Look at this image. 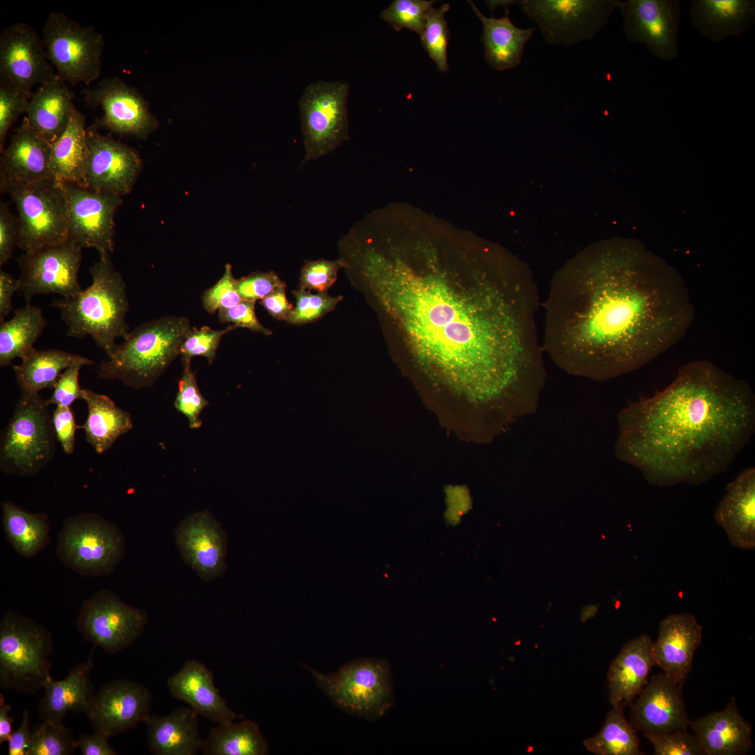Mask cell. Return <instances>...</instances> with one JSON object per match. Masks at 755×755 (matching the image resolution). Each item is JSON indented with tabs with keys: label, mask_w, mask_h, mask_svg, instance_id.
Masks as SVG:
<instances>
[{
	"label": "cell",
	"mask_w": 755,
	"mask_h": 755,
	"mask_svg": "<svg viewBox=\"0 0 755 755\" xmlns=\"http://www.w3.org/2000/svg\"><path fill=\"white\" fill-rule=\"evenodd\" d=\"M354 268L400 328L420 364L486 412L529 399L546 371L538 340L539 292L527 274L468 280L419 270L376 246Z\"/></svg>",
	"instance_id": "1"
},
{
	"label": "cell",
	"mask_w": 755,
	"mask_h": 755,
	"mask_svg": "<svg viewBox=\"0 0 755 755\" xmlns=\"http://www.w3.org/2000/svg\"><path fill=\"white\" fill-rule=\"evenodd\" d=\"M560 273L545 301L542 347L566 372L605 381L680 341L695 310L684 282L646 252L603 249Z\"/></svg>",
	"instance_id": "2"
},
{
	"label": "cell",
	"mask_w": 755,
	"mask_h": 755,
	"mask_svg": "<svg viewBox=\"0 0 755 755\" xmlns=\"http://www.w3.org/2000/svg\"><path fill=\"white\" fill-rule=\"evenodd\" d=\"M618 459L659 487L700 484L726 470L752 438L749 384L707 361L684 365L675 380L618 415Z\"/></svg>",
	"instance_id": "3"
},
{
	"label": "cell",
	"mask_w": 755,
	"mask_h": 755,
	"mask_svg": "<svg viewBox=\"0 0 755 755\" xmlns=\"http://www.w3.org/2000/svg\"><path fill=\"white\" fill-rule=\"evenodd\" d=\"M92 284L77 295L55 299L70 337L90 336L108 358L115 351L119 338L130 330L126 322L129 301L124 280L111 261L110 254L99 255L89 268Z\"/></svg>",
	"instance_id": "4"
},
{
	"label": "cell",
	"mask_w": 755,
	"mask_h": 755,
	"mask_svg": "<svg viewBox=\"0 0 755 755\" xmlns=\"http://www.w3.org/2000/svg\"><path fill=\"white\" fill-rule=\"evenodd\" d=\"M192 328L189 318L175 315L139 325L101 364L98 377L117 380L135 389L152 386L180 355V346Z\"/></svg>",
	"instance_id": "5"
},
{
	"label": "cell",
	"mask_w": 755,
	"mask_h": 755,
	"mask_svg": "<svg viewBox=\"0 0 755 755\" xmlns=\"http://www.w3.org/2000/svg\"><path fill=\"white\" fill-rule=\"evenodd\" d=\"M53 641L43 625L7 611L0 621V687L36 695L50 676Z\"/></svg>",
	"instance_id": "6"
},
{
	"label": "cell",
	"mask_w": 755,
	"mask_h": 755,
	"mask_svg": "<svg viewBox=\"0 0 755 755\" xmlns=\"http://www.w3.org/2000/svg\"><path fill=\"white\" fill-rule=\"evenodd\" d=\"M57 437L52 415L38 393H21L3 430L0 469L7 475H36L52 459Z\"/></svg>",
	"instance_id": "7"
},
{
	"label": "cell",
	"mask_w": 755,
	"mask_h": 755,
	"mask_svg": "<svg viewBox=\"0 0 755 755\" xmlns=\"http://www.w3.org/2000/svg\"><path fill=\"white\" fill-rule=\"evenodd\" d=\"M303 666L329 700L347 714L375 721L392 707V678L384 659H357L329 674Z\"/></svg>",
	"instance_id": "8"
},
{
	"label": "cell",
	"mask_w": 755,
	"mask_h": 755,
	"mask_svg": "<svg viewBox=\"0 0 755 755\" xmlns=\"http://www.w3.org/2000/svg\"><path fill=\"white\" fill-rule=\"evenodd\" d=\"M126 553L120 528L95 513L68 517L57 534L56 555L68 568L84 577L112 573Z\"/></svg>",
	"instance_id": "9"
},
{
	"label": "cell",
	"mask_w": 755,
	"mask_h": 755,
	"mask_svg": "<svg viewBox=\"0 0 755 755\" xmlns=\"http://www.w3.org/2000/svg\"><path fill=\"white\" fill-rule=\"evenodd\" d=\"M0 188L15 204L17 247L24 253L69 241L61 184L53 179L23 182L0 178Z\"/></svg>",
	"instance_id": "10"
},
{
	"label": "cell",
	"mask_w": 755,
	"mask_h": 755,
	"mask_svg": "<svg viewBox=\"0 0 755 755\" xmlns=\"http://www.w3.org/2000/svg\"><path fill=\"white\" fill-rule=\"evenodd\" d=\"M47 55L58 78L65 83L87 85L101 71L103 36L66 14H49L42 36Z\"/></svg>",
	"instance_id": "11"
},
{
	"label": "cell",
	"mask_w": 755,
	"mask_h": 755,
	"mask_svg": "<svg viewBox=\"0 0 755 755\" xmlns=\"http://www.w3.org/2000/svg\"><path fill=\"white\" fill-rule=\"evenodd\" d=\"M350 83H310L299 101L305 156L301 166L333 152L349 139L347 100Z\"/></svg>",
	"instance_id": "12"
},
{
	"label": "cell",
	"mask_w": 755,
	"mask_h": 755,
	"mask_svg": "<svg viewBox=\"0 0 755 755\" xmlns=\"http://www.w3.org/2000/svg\"><path fill=\"white\" fill-rule=\"evenodd\" d=\"M617 0H520L522 12L549 45L566 47L594 38L617 8Z\"/></svg>",
	"instance_id": "13"
},
{
	"label": "cell",
	"mask_w": 755,
	"mask_h": 755,
	"mask_svg": "<svg viewBox=\"0 0 755 755\" xmlns=\"http://www.w3.org/2000/svg\"><path fill=\"white\" fill-rule=\"evenodd\" d=\"M148 613L123 602L108 589H101L83 601L76 628L85 640L108 654L121 652L142 634Z\"/></svg>",
	"instance_id": "14"
},
{
	"label": "cell",
	"mask_w": 755,
	"mask_h": 755,
	"mask_svg": "<svg viewBox=\"0 0 755 755\" xmlns=\"http://www.w3.org/2000/svg\"><path fill=\"white\" fill-rule=\"evenodd\" d=\"M60 184V183H59ZM69 241L99 254L113 252L114 217L121 196L75 184H61Z\"/></svg>",
	"instance_id": "15"
},
{
	"label": "cell",
	"mask_w": 755,
	"mask_h": 755,
	"mask_svg": "<svg viewBox=\"0 0 755 755\" xmlns=\"http://www.w3.org/2000/svg\"><path fill=\"white\" fill-rule=\"evenodd\" d=\"M81 260L82 248L69 241L24 253L17 259L18 279L27 303L38 294L69 298L79 294L82 290L78 280Z\"/></svg>",
	"instance_id": "16"
},
{
	"label": "cell",
	"mask_w": 755,
	"mask_h": 755,
	"mask_svg": "<svg viewBox=\"0 0 755 755\" xmlns=\"http://www.w3.org/2000/svg\"><path fill=\"white\" fill-rule=\"evenodd\" d=\"M617 8L624 17L623 28L629 42L643 43L657 59L677 58L679 0H617Z\"/></svg>",
	"instance_id": "17"
},
{
	"label": "cell",
	"mask_w": 755,
	"mask_h": 755,
	"mask_svg": "<svg viewBox=\"0 0 755 755\" xmlns=\"http://www.w3.org/2000/svg\"><path fill=\"white\" fill-rule=\"evenodd\" d=\"M57 78L43 38L24 22L8 26L0 34V80L31 92Z\"/></svg>",
	"instance_id": "18"
},
{
	"label": "cell",
	"mask_w": 755,
	"mask_h": 755,
	"mask_svg": "<svg viewBox=\"0 0 755 755\" xmlns=\"http://www.w3.org/2000/svg\"><path fill=\"white\" fill-rule=\"evenodd\" d=\"M175 539L182 560L201 580L208 582L224 575L227 534L208 510L185 517L175 528Z\"/></svg>",
	"instance_id": "19"
},
{
	"label": "cell",
	"mask_w": 755,
	"mask_h": 755,
	"mask_svg": "<svg viewBox=\"0 0 755 755\" xmlns=\"http://www.w3.org/2000/svg\"><path fill=\"white\" fill-rule=\"evenodd\" d=\"M152 697L144 686L120 679L102 685L85 711L94 732L108 738L145 722Z\"/></svg>",
	"instance_id": "20"
},
{
	"label": "cell",
	"mask_w": 755,
	"mask_h": 755,
	"mask_svg": "<svg viewBox=\"0 0 755 755\" xmlns=\"http://www.w3.org/2000/svg\"><path fill=\"white\" fill-rule=\"evenodd\" d=\"M87 142L86 186L119 196L130 192L141 168L137 153L92 127L87 129Z\"/></svg>",
	"instance_id": "21"
},
{
	"label": "cell",
	"mask_w": 755,
	"mask_h": 755,
	"mask_svg": "<svg viewBox=\"0 0 755 755\" xmlns=\"http://www.w3.org/2000/svg\"><path fill=\"white\" fill-rule=\"evenodd\" d=\"M85 98L101 110L99 125L113 132L143 138L157 127L144 99L117 77L101 80L85 91Z\"/></svg>",
	"instance_id": "22"
},
{
	"label": "cell",
	"mask_w": 755,
	"mask_h": 755,
	"mask_svg": "<svg viewBox=\"0 0 755 755\" xmlns=\"http://www.w3.org/2000/svg\"><path fill=\"white\" fill-rule=\"evenodd\" d=\"M636 698L631 711V724L643 735L687 730L689 726L682 686L663 673L649 679Z\"/></svg>",
	"instance_id": "23"
},
{
	"label": "cell",
	"mask_w": 755,
	"mask_h": 755,
	"mask_svg": "<svg viewBox=\"0 0 755 755\" xmlns=\"http://www.w3.org/2000/svg\"><path fill=\"white\" fill-rule=\"evenodd\" d=\"M702 636V626L690 613L666 617L660 622L658 637L652 642L654 666L682 686L691 671Z\"/></svg>",
	"instance_id": "24"
},
{
	"label": "cell",
	"mask_w": 755,
	"mask_h": 755,
	"mask_svg": "<svg viewBox=\"0 0 755 755\" xmlns=\"http://www.w3.org/2000/svg\"><path fill=\"white\" fill-rule=\"evenodd\" d=\"M731 544L740 549L755 548V468L744 469L726 487L714 515Z\"/></svg>",
	"instance_id": "25"
},
{
	"label": "cell",
	"mask_w": 755,
	"mask_h": 755,
	"mask_svg": "<svg viewBox=\"0 0 755 755\" xmlns=\"http://www.w3.org/2000/svg\"><path fill=\"white\" fill-rule=\"evenodd\" d=\"M171 694L213 722L233 721L239 717L226 704L215 686L213 675L201 662L189 659L167 680Z\"/></svg>",
	"instance_id": "26"
},
{
	"label": "cell",
	"mask_w": 755,
	"mask_h": 755,
	"mask_svg": "<svg viewBox=\"0 0 755 755\" xmlns=\"http://www.w3.org/2000/svg\"><path fill=\"white\" fill-rule=\"evenodd\" d=\"M705 755H745L753 748L751 724L732 698L726 707L690 721Z\"/></svg>",
	"instance_id": "27"
},
{
	"label": "cell",
	"mask_w": 755,
	"mask_h": 755,
	"mask_svg": "<svg viewBox=\"0 0 755 755\" xmlns=\"http://www.w3.org/2000/svg\"><path fill=\"white\" fill-rule=\"evenodd\" d=\"M50 151L51 144L30 126L24 116L9 145L1 152L0 178L23 182L53 179Z\"/></svg>",
	"instance_id": "28"
},
{
	"label": "cell",
	"mask_w": 755,
	"mask_h": 755,
	"mask_svg": "<svg viewBox=\"0 0 755 755\" xmlns=\"http://www.w3.org/2000/svg\"><path fill=\"white\" fill-rule=\"evenodd\" d=\"M652 642L647 635H640L626 642L612 661L607 682L612 706L631 704L647 683L654 666Z\"/></svg>",
	"instance_id": "29"
},
{
	"label": "cell",
	"mask_w": 755,
	"mask_h": 755,
	"mask_svg": "<svg viewBox=\"0 0 755 755\" xmlns=\"http://www.w3.org/2000/svg\"><path fill=\"white\" fill-rule=\"evenodd\" d=\"M95 647L88 660L75 665L62 680H54L51 676L47 678L43 688L44 696L37 705L41 721L62 722L69 712H85L95 693L89 677Z\"/></svg>",
	"instance_id": "30"
},
{
	"label": "cell",
	"mask_w": 755,
	"mask_h": 755,
	"mask_svg": "<svg viewBox=\"0 0 755 755\" xmlns=\"http://www.w3.org/2000/svg\"><path fill=\"white\" fill-rule=\"evenodd\" d=\"M691 26L713 43L740 36L755 22L754 0H693Z\"/></svg>",
	"instance_id": "31"
},
{
	"label": "cell",
	"mask_w": 755,
	"mask_h": 755,
	"mask_svg": "<svg viewBox=\"0 0 755 755\" xmlns=\"http://www.w3.org/2000/svg\"><path fill=\"white\" fill-rule=\"evenodd\" d=\"M199 714L180 707L164 717L150 715L145 721L148 745L155 755H195L201 749Z\"/></svg>",
	"instance_id": "32"
},
{
	"label": "cell",
	"mask_w": 755,
	"mask_h": 755,
	"mask_svg": "<svg viewBox=\"0 0 755 755\" xmlns=\"http://www.w3.org/2000/svg\"><path fill=\"white\" fill-rule=\"evenodd\" d=\"M74 94L57 76L39 85L25 112L30 126L52 144L66 129L73 112Z\"/></svg>",
	"instance_id": "33"
},
{
	"label": "cell",
	"mask_w": 755,
	"mask_h": 755,
	"mask_svg": "<svg viewBox=\"0 0 755 755\" xmlns=\"http://www.w3.org/2000/svg\"><path fill=\"white\" fill-rule=\"evenodd\" d=\"M475 14L483 24L481 42L484 45L487 64L497 71L510 69L518 66L527 42L532 38L538 27L521 29L509 17V9L501 18L486 17L472 1H468Z\"/></svg>",
	"instance_id": "34"
},
{
	"label": "cell",
	"mask_w": 755,
	"mask_h": 755,
	"mask_svg": "<svg viewBox=\"0 0 755 755\" xmlns=\"http://www.w3.org/2000/svg\"><path fill=\"white\" fill-rule=\"evenodd\" d=\"M85 118L77 109L64 133L51 144L50 169L60 184L86 186L85 163L88 156Z\"/></svg>",
	"instance_id": "35"
},
{
	"label": "cell",
	"mask_w": 755,
	"mask_h": 755,
	"mask_svg": "<svg viewBox=\"0 0 755 755\" xmlns=\"http://www.w3.org/2000/svg\"><path fill=\"white\" fill-rule=\"evenodd\" d=\"M88 409L85 424L86 440L95 451L102 454L109 450L118 438L133 427L130 415L115 405L110 397L88 389H82Z\"/></svg>",
	"instance_id": "36"
},
{
	"label": "cell",
	"mask_w": 755,
	"mask_h": 755,
	"mask_svg": "<svg viewBox=\"0 0 755 755\" xmlns=\"http://www.w3.org/2000/svg\"><path fill=\"white\" fill-rule=\"evenodd\" d=\"M93 364L91 359L66 351L34 349L13 366L21 393H38L43 389H54L62 373L68 368Z\"/></svg>",
	"instance_id": "37"
},
{
	"label": "cell",
	"mask_w": 755,
	"mask_h": 755,
	"mask_svg": "<svg viewBox=\"0 0 755 755\" xmlns=\"http://www.w3.org/2000/svg\"><path fill=\"white\" fill-rule=\"evenodd\" d=\"M1 520L7 540L20 556L30 559L50 543V524L44 512L31 513L6 501L1 503Z\"/></svg>",
	"instance_id": "38"
},
{
	"label": "cell",
	"mask_w": 755,
	"mask_h": 755,
	"mask_svg": "<svg viewBox=\"0 0 755 755\" xmlns=\"http://www.w3.org/2000/svg\"><path fill=\"white\" fill-rule=\"evenodd\" d=\"M46 325L42 310L30 303L15 310L9 320L1 322L0 366H7L15 359H22L30 354Z\"/></svg>",
	"instance_id": "39"
},
{
	"label": "cell",
	"mask_w": 755,
	"mask_h": 755,
	"mask_svg": "<svg viewBox=\"0 0 755 755\" xmlns=\"http://www.w3.org/2000/svg\"><path fill=\"white\" fill-rule=\"evenodd\" d=\"M204 755H265L268 745L258 726L250 720L217 724L203 740Z\"/></svg>",
	"instance_id": "40"
},
{
	"label": "cell",
	"mask_w": 755,
	"mask_h": 755,
	"mask_svg": "<svg viewBox=\"0 0 755 755\" xmlns=\"http://www.w3.org/2000/svg\"><path fill=\"white\" fill-rule=\"evenodd\" d=\"M624 707L612 706L599 732L583 744L596 755H643L637 731L624 714Z\"/></svg>",
	"instance_id": "41"
},
{
	"label": "cell",
	"mask_w": 755,
	"mask_h": 755,
	"mask_svg": "<svg viewBox=\"0 0 755 755\" xmlns=\"http://www.w3.org/2000/svg\"><path fill=\"white\" fill-rule=\"evenodd\" d=\"M449 10L448 3H444L438 8L432 6L427 13L420 35L423 48L442 72H446L449 68L447 48L450 31L445 18Z\"/></svg>",
	"instance_id": "42"
},
{
	"label": "cell",
	"mask_w": 755,
	"mask_h": 755,
	"mask_svg": "<svg viewBox=\"0 0 755 755\" xmlns=\"http://www.w3.org/2000/svg\"><path fill=\"white\" fill-rule=\"evenodd\" d=\"M76 749L73 733L63 721H41L31 731L29 755H71Z\"/></svg>",
	"instance_id": "43"
},
{
	"label": "cell",
	"mask_w": 755,
	"mask_h": 755,
	"mask_svg": "<svg viewBox=\"0 0 755 755\" xmlns=\"http://www.w3.org/2000/svg\"><path fill=\"white\" fill-rule=\"evenodd\" d=\"M436 1L394 0L380 13V17L396 31L408 29L421 35L428 11Z\"/></svg>",
	"instance_id": "44"
},
{
	"label": "cell",
	"mask_w": 755,
	"mask_h": 755,
	"mask_svg": "<svg viewBox=\"0 0 755 755\" xmlns=\"http://www.w3.org/2000/svg\"><path fill=\"white\" fill-rule=\"evenodd\" d=\"M182 364L183 371L174 406L187 417L190 428L199 429L202 425L201 412L208 405V401L200 391L195 374L191 368V361Z\"/></svg>",
	"instance_id": "45"
},
{
	"label": "cell",
	"mask_w": 755,
	"mask_h": 755,
	"mask_svg": "<svg viewBox=\"0 0 755 755\" xmlns=\"http://www.w3.org/2000/svg\"><path fill=\"white\" fill-rule=\"evenodd\" d=\"M296 306L291 312L287 322L292 324H305L314 322L333 310L343 299L342 296H331L326 292L312 294L300 289L293 291Z\"/></svg>",
	"instance_id": "46"
},
{
	"label": "cell",
	"mask_w": 755,
	"mask_h": 755,
	"mask_svg": "<svg viewBox=\"0 0 755 755\" xmlns=\"http://www.w3.org/2000/svg\"><path fill=\"white\" fill-rule=\"evenodd\" d=\"M236 329L232 324L219 330L207 326L201 328L192 327L180 348L182 363L191 361L192 358L201 356L205 357L211 364L216 357L222 337Z\"/></svg>",
	"instance_id": "47"
},
{
	"label": "cell",
	"mask_w": 755,
	"mask_h": 755,
	"mask_svg": "<svg viewBox=\"0 0 755 755\" xmlns=\"http://www.w3.org/2000/svg\"><path fill=\"white\" fill-rule=\"evenodd\" d=\"M32 92L0 80V150H4L7 133L17 117L25 113Z\"/></svg>",
	"instance_id": "48"
},
{
	"label": "cell",
	"mask_w": 755,
	"mask_h": 755,
	"mask_svg": "<svg viewBox=\"0 0 755 755\" xmlns=\"http://www.w3.org/2000/svg\"><path fill=\"white\" fill-rule=\"evenodd\" d=\"M644 736L652 744L655 755H705L697 736L687 730Z\"/></svg>",
	"instance_id": "49"
},
{
	"label": "cell",
	"mask_w": 755,
	"mask_h": 755,
	"mask_svg": "<svg viewBox=\"0 0 755 755\" xmlns=\"http://www.w3.org/2000/svg\"><path fill=\"white\" fill-rule=\"evenodd\" d=\"M340 268H343V264L340 258L334 261H305L301 270L299 288L326 292L336 281Z\"/></svg>",
	"instance_id": "50"
},
{
	"label": "cell",
	"mask_w": 755,
	"mask_h": 755,
	"mask_svg": "<svg viewBox=\"0 0 755 755\" xmlns=\"http://www.w3.org/2000/svg\"><path fill=\"white\" fill-rule=\"evenodd\" d=\"M201 301L203 308L209 314L231 308L242 301L237 289V279L232 273L230 264H226L222 278L203 292Z\"/></svg>",
	"instance_id": "51"
},
{
	"label": "cell",
	"mask_w": 755,
	"mask_h": 755,
	"mask_svg": "<svg viewBox=\"0 0 755 755\" xmlns=\"http://www.w3.org/2000/svg\"><path fill=\"white\" fill-rule=\"evenodd\" d=\"M285 286L273 272H255L237 279V289L242 300H261L277 288Z\"/></svg>",
	"instance_id": "52"
},
{
	"label": "cell",
	"mask_w": 755,
	"mask_h": 755,
	"mask_svg": "<svg viewBox=\"0 0 755 755\" xmlns=\"http://www.w3.org/2000/svg\"><path fill=\"white\" fill-rule=\"evenodd\" d=\"M256 301L242 300L237 305L218 311V318L222 323H229L237 327L248 329L269 336L272 331L264 326L258 320L255 312Z\"/></svg>",
	"instance_id": "53"
},
{
	"label": "cell",
	"mask_w": 755,
	"mask_h": 755,
	"mask_svg": "<svg viewBox=\"0 0 755 755\" xmlns=\"http://www.w3.org/2000/svg\"><path fill=\"white\" fill-rule=\"evenodd\" d=\"M82 366L75 365L66 369L59 378L50 398L45 401L47 405L71 407L76 400L82 398L79 384V373Z\"/></svg>",
	"instance_id": "54"
},
{
	"label": "cell",
	"mask_w": 755,
	"mask_h": 755,
	"mask_svg": "<svg viewBox=\"0 0 755 755\" xmlns=\"http://www.w3.org/2000/svg\"><path fill=\"white\" fill-rule=\"evenodd\" d=\"M19 222L17 216L10 211L6 202L0 204V265L7 263L12 257L13 249L17 246Z\"/></svg>",
	"instance_id": "55"
},
{
	"label": "cell",
	"mask_w": 755,
	"mask_h": 755,
	"mask_svg": "<svg viewBox=\"0 0 755 755\" xmlns=\"http://www.w3.org/2000/svg\"><path fill=\"white\" fill-rule=\"evenodd\" d=\"M52 420L57 441L63 451L71 454L74 450L77 426L71 407L57 406L52 415Z\"/></svg>",
	"instance_id": "56"
},
{
	"label": "cell",
	"mask_w": 755,
	"mask_h": 755,
	"mask_svg": "<svg viewBox=\"0 0 755 755\" xmlns=\"http://www.w3.org/2000/svg\"><path fill=\"white\" fill-rule=\"evenodd\" d=\"M285 286L277 288L260 301L270 315L277 320L287 321L294 308L287 299Z\"/></svg>",
	"instance_id": "57"
},
{
	"label": "cell",
	"mask_w": 755,
	"mask_h": 755,
	"mask_svg": "<svg viewBox=\"0 0 755 755\" xmlns=\"http://www.w3.org/2000/svg\"><path fill=\"white\" fill-rule=\"evenodd\" d=\"M108 739L97 732L82 733L76 740V745L82 755H115L117 752L109 745Z\"/></svg>",
	"instance_id": "58"
},
{
	"label": "cell",
	"mask_w": 755,
	"mask_h": 755,
	"mask_svg": "<svg viewBox=\"0 0 755 755\" xmlns=\"http://www.w3.org/2000/svg\"><path fill=\"white\" fill-rule=\"evenodd\" d=\"M29 711H23L20 726L7 741L9 755H29L31 731L29 726Z\"/></svg>",
	"instance_id": "59"
},
{
	"label": "cell",
	"mask_w": 755,
	"mask_h": 755,
	"mask_svg": "<svg viewBox=\"0 0 755 755\" xmlns=\"http://www.w3.org/2000/svg\"><path fill=\"white\" fill-rule=\"evenodd\" d=\"M20 290L19 279L14 278L10 273L0 271V322L12 310V296Z\"/></svg>",
	"instance_id": "60"
},
{
	"label": "cell",
	"mask_w": 755,
	"mask_h": 755,
	"mask_svg": "<svg viewBox=\"0 0 755 755\" xmlns=\"http://www.w3.org/2000/svg\"><path fill=\"white\" fill-rule=\"evenodd\" d=\"M11 705L10 704L5 703L4 697L1 693L0 695V743L7 742L12 733H13L12 729V722L13 718L10 717V711L11 710Z\"/></svg>",
	"instance_id": "61"
},
{
	"label": "cell",
	"mask_w": 755,
	"mask_h": 755,
	"mask_svg": "<svg viewBox=\"0 0 755 755\" xmlns=\"http://www.w3.org/2000/svg\"><path fill=\"white\" fill-rule=\"evenodd\" d=\"M486 2L491 10H494L499 6H505L506 7H508L510 5L517 3V1L515 0L487 1Z\"/></svg>",
	"instance_id": "62"
},
{
	"label": "cell",
	"mask_w": 755,
	"mask_h": 755,
	"mask_svg": "<svg viewBox=\"0 0 755 755\" xmlns=\"http://www.w3.org/2000/svg\"><path fill=\"white\" fill-rule=\"evenodd\" d=\"M597 611H598V607L597 606H596V605L587 606V607H584V612L583 617H584V619H589V618L595 616Z\"/></svg>",
	"instance_id": "63"
}]
</instances>
